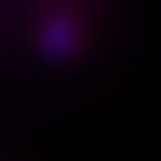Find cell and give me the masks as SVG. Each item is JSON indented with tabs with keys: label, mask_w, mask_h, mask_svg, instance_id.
Listing matches in <instances>:
<instances>
[{
	"label": "cell",
	"mask_w": 161,
	"mask_h": 161,
	"mask_svg": "<svg viewBox=\"0 0 161 161\" xmlns=\"http://www.w3.org/2000/svg\"><path fill=\"white\" fill-rule=\"evenodd\" d=\"M95 19L84 2H54L39 10L33 25V43L49 62H72L91 45Z\"/></svg>",
	"instance_id": "obj_1"
}]
</instances>
